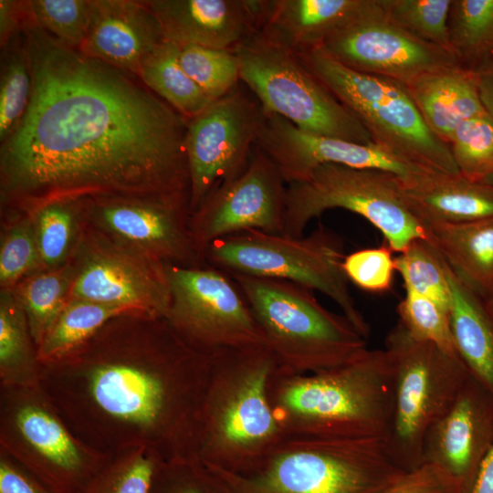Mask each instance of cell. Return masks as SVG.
Wrapping results in <instances>:
<instances>
[{
  "label": "cell",
  "instance_id": "obj_10",
  "mask_svg": "<svg viewBox=\"0 0 493 493\" xmlns=\"http://www.w3.org/2000/svg\"><path fill=\"white\" fill-rule=\"evenodd\" d=\"M336 208L365 218L395 253L415 239L425 238L397 175L333 163L320 165L302 181L287 184L282 235L302 237L310 220Z\"/></svg>",
  "mask_w": 493,
  "mask_h": 493
},
{
  "label": "cell",
  "instance_id": "obj_11",
  "mask_svg": "<svg viewBox=\"0 0 493 493\" xmlns=\"http://www.w3.org/2000/svg\"><path fill=\"white\" fill-rule=\"evenodd\" d=\"M0 450L56 493H80L110 456L80 441L39 385H0Z\"/></svg>",
  "mask_w": 493,
  "mask_h": 493
},
{
  "label": "cell",
  "instance_id": "obj_20",
  "mask_svg": "<svg viewBox=\"0 0 493 493\" xmlns=\"http://www.w3.org/2000/svg\"><path fill=\"white\" fill-rule=\"evenodd\" d=\"M492 447L493 393L470 374L451 409L429 430L423 461L440 467L461 493H470Z\"/></svg>",
  "mask_w": 493,
  "mask_h": 493
},
{
  "label": "cell",
  "instance_id": "obj_22",
  "mask_svg": "<svg viewBox=\"0 0 493 493\" xmlns=\"http://www.w3.org/2000/svg\"><path fill=\"white\" fill-rule=\"evenodd\" d=\"M164 40L145 0H92L79 51L139 78L143 60Z\"/></svg>",
  "mask_w": 493,
  "mask_h": 493
},
{
  "label": "cell",
  "instance_id": "obj_43",
  "mask_svg": "<svg viewBox=\"0 0 493 493\" xmlns=\"http://www.w3.org/2000/svg\"><path fill=\"white\" fill-rule=\"evenodd\" d=\"M148 493H226L216 476L197 456L162 461Z\"/></svg>",
  "mask_w": 493,
  "mask_h": 493
},
{
  "label": "cell",
  "instance_id": "obj_49",
  "mask_svg": "<svg viewBox=\"0 0 493 493\" xmlns=\"http://www.w3.org/2000/svg\"><path fill=\"white\" fill-rule=\"evenodd\" d=\"M470 493H493V447L481 464Z\"/></svg>",
  "mask_w": 493,
  "mask_h": 493
},
{
  "label": "cell",
  "instance_id": "obj_14",
  "mask_svg": "<svg viewBox=\"0 0 493 493\" xmlns=\"http://www.w3.org/2000/svg\"><path fill=\"white\" fill-rule=\"evenodd\" d=\"M70 261V298L166 318L171 296L164 264L123 246L86 220Z\"/></svg>",
  "mask_w": 493,
  "mask_h": 493
},
{
  "label": "cell",
  "instance_id": "obj_4",
  "mask_svg": "<svg viewBox=\"0 0 493 493\" xmlns=\"http://www.w3.org/2000/svg\"><path fill=\"white\" fill-rule=\"evenodd\" d=\"M277 371L266 346L213 358L198 438L197 457L203 463L246 473L285 435L269 396Z\"/></svg>",
  "mask_w": 493,
  "mask_h": 493
},
{
  "label": "cell",
  "instance_id": "obj_30",
  "mask_svg": "<svg viewBox=\"0 0 493 493\" xmlns=\"http://www.w3.org/2000/svg\"><path fill=\"white\" fill-rule=\"evenodd\" d=\"M139 78L187 120L213 102L183 69L179 61V45L173 41L165 39L143 60Z\"/></svg>",
  "mask_w": 493,
  "mask_h": 493
},
{
  "label": "cell",
  "instance_id": "obj_5",
  "mask_svg": "<svg viewBox=\"0 0 493 493\" xmlns=\"http://www.w3.org/2000/svg\"><path fill=\"white\" fill-rule=\"evenodd\" d=\"M205 466L226 493H383L405 472L383 439L295 434H285L248 472Z\"/></svg>",
  "mask_w": 493,
  "mask_h": 493
},
{
  "label": "cell",
  "instance_id": "obj_19",
  "mask_svg": "<svg viewBox=\"0 0 493 493\" xmlns=\"http://www.w3.org/2000/svg\"><path fill=\"white\" fill-rule=\"evenodd\" d=\"M256 145L276 164L287 184L302 181L326 163L386 171L404 182L435 172L374 142L362 143L310 134L270 113H264Z\"/></svg>",
  "mask_w": 493,
  "mask_h": 493
},
{
  "label": "cell",
  "instance_id": "obj_31",
  "mask_svg": "<svg viewBox=\"0 0 493 493\" xmlns=\"http://www.w3.org/2000/svg\"><path fill=\"white\" fill-rule=\"evenodd\" d=\"M73 280L74 267L69 260L61 267L29 275L12 288L37 347L69 299Z\"/></svg>",
  "mask_w": 493,
  "mask_h": 493
},
{
  "label": "cell",
  "instance_id": "obj_44",
  "mask_svg": "<svg viewBox=\"0 0 493 493\" xmlns=\"http://www.w3.org/2000/svg\"><path fill=\"white\" fill-rule=\"evenodd\" d=\"M393 250L386 245L346 255L342 268L349 280L361 289L383 293L393 287L396 272Z\"/></svg>",
  "mask_w": 493,
  "mask_h": 493
},
{
  "label": "cell",
  "instance_id": "obj_18",
  "mask_svg": "<svg viewBox=\"0 0 493 493\" xmlns=\"http://www.w3.org/2000/svg\"><path fill=\"white\" fill-rule=\"evenodd\" d=\"M286 189L276 164L256 145L246 170L216 188L190 216L203 260L212 243L228 236L250 230L282 235Z\"/></svg>",
  "mask_w": 493,
  "mask_h": 493
},
{
  "label": "cell",
  "instance_id": "obj_3",
  "mask_svg": "<svg viewBox=\"0 0 493 493\" xmlns=\"http://www.w3.org/2000/svg\"><path fill=\"white\" fill-rule=\"evenodd\" d=\"M269 396L285 434L385 441L394 409V369L384 349H368L321 372H276Z\"/></svg>",
  "mask_w": 493,
  "mask_h": 493
},
{
  "label": "cell",
  "instance_id": "obj_23",
  "mask_svg": "<svg viewBox=\"0 0 493 493\" xmlns=\"http://www.w3.org/2000/svg\"><path fill=\"white\" fill-rule=\"evenodd\" d=\"M366 0H258L257 33L294 54L320 47Z\"/></svg>",
  "mask_w": 493,
  "mask_h": 493
},
{
  "label": "cell",
  "instance_id": "obj_42",
  "mask_svg": "<svg viewBox=\"0 0 493 493\" xmlns=\"http://www.w3.org/2000/svg\"><path fill=\"white\" fill-rule=\"evenodd\" d=\"M396 310L398 321L414 338L433 343L448 353L458 354L451 330L450 312L436 302L405 289Z\"/></svg>",
  "mask_w": 493,
  "mask_h": 493
},
{
  "label": "cell",
  "instance_id": "obj_50",
  "mask_svg": "<svg viewBox=\"0 0 493 493\" xmlns=\"http://www.w3.org/2000/svg\"><path fill=\"white\" fill-rule=\"evenodd\" d=\"M480 183L493 186V172L486 176Z\"/></svg>",
  "mask_w": 493,
  "mask_h": 493
},
{
  "label": "cell",
  "instance_id": "obj_41",
  "mask_svg": "<svg viewBox=\"0 0 493 493\" xmlns=\"http://www.w3.org/2000/svg\"><path fill=\"white\" fill-rule=\"evenodd\" d=\"M30 17L44 31L79 50L87 36L92 0H26Z\"/></svg>",
  "mask_w": 493,
  "mask_h": 493
},
{
  "label": "cell",
  "instance_id": "obj_39",
  "mask_svg": "<svg viewBox=\"0 0 493 493\" xmlns=\"http://www.w3.org/2000/svg\"><path fill=\"white\" fill-rule=\"evenodd\" d=\"M448 145L464 178L481 182L493 172V119L487 112L459 124Z\"/></svg>",
  "mask_w": 493,
  "mask_h": 493
},
{
  "label": "cell",
  "instance_id": "obj_21",
  "mask_svg": "<svg viewBox=\"0 0 493 493\" xmlns=\"http://www.w3.org/2000/svg\"><path fill=\"white\" fill-rule=\"evenodd\" d=\"M166 40L235 49L257 32L258 0H145Z\"/></svg>",
  "mask_w": 493,
  "mask_h": 493
},
{
  "label": "cell",
  "instance_id": "obj_8",
  "mask_svg": "<svg viewBox=\"0 0 493 493\" xmlns=\"http://www.w3.org/2000/svg\"><path fill=\"white\" fill-rule=\"evenodd\" d=\"M295 55L357 118L375 143L427 169L461 175L449 145L427 127L403 83L351 69L320 47Z\"/></svg>",
  "mask_w": 493,
  "mask_h": 493
},
{
  "label": "cell",
  "instance_id": "obj_51",
  "mask_svg": "<svg viewBox=\"0 0 493 493\" xmlns=\"http://www.w3.org/2000/svg\"><path fill=\"white\" fill-rule=\"evenodd\" d=\"M486 301V304L489 309V311L493 314V293L491 294V296L487 299L485 300Z\"/></svg>",
  "mask_w": 493,
  "mask_h": 493
},
{
  "label": "cell",
  "instance_id": "obj_15",
  "mask_svg": "<svg viewBox=\"0 0 493 493\" xmlns=\"http://www.w3.org/2000/svg\"><path fill=\"white\" fill-rule=\"evenodd\" d=\"M264 113L238 87L188 120L186 153L191 215L248 165Z\"/></svg>",
  "mask_w": 493,
  "mask_h": 493
},
{
  "label": "cell",
  "instance_id": "obj_29",
  "mask_svg": "<svg viewBox=\"0 0 493 493\" xmlns=\"http://www.w3.org/2000/svg\"><path fill=\"white\" fill-rule=\"evenodd\" d=\"M23 213L31 218L43 268L68 263L85 223L84 198L51 199Z\"/></svg>",
  "mask_w": 493,
  "mask_h": 493
},
{
  "label": "cell",
  "instance_id": "obj_38",
  "mask_svg": "<svg viewBox=\"0 0 493 493\" xmlns=\"http://www.w3.org/2000/svg\"><path fill=\"white\" fill-rule=\"evenodd\" d=\"M381 3L389 17L401 27L456 57L447 26L452 0H381Z\"/></svg>",
  "mask_w": 493,
  "mask_h": 493
},
{
  "label": "cell",
  "instance_id": "obj_28",
  "mask_svg": "<svg viewBox=\"0 0 493 493\" xmlns=\"http://www.w3.org/2000/svg\"><path fill=\"white\" fill-rule=\"evenodd\" d=\"M42 364L12 288L0 291V385H39Z\"/></svg>",
  "mask_w": 493,
  "mask_h": 493
},
{
  "label": "cell",
  "instance_id": "obj_37",
  "mask_svg": "<svg viewBox=\"0 0 493 493\" xmlns=\"http://www.w3.org/2000/svg\"><path fill=\"white\" fill-rule=\"evenodd\" d=\"M179 61L185 73L213 101L238 87L239 63L234 49L179 45Z\"/></svg>",
  "mask_w": 493,
  "mask_h": 493
},
{
  "label": "cell",
  "instance_id": "obj_48",
  "mask_svg": "<svg viewBox=\"0 0 493 493\" xmlns=\"http://www.w3.org/2000/svg\"><path fill=\"white\" fill-rule=\"evenodd\" d=\"M477 87L482 105L493 119V56L476 69Z\"/></svg>",
  "mask_w": 493,
  "mask_h": 493
},
{
  "label": "cell",
  "instance_id": "obj_35",
  "mask_svg": "<svg viewBox=\"0 0 493 493\" xmlns=\"http://www.w3.org/2000/svg\"><path fill=\"white\" fill-rule=\"evenodd\" d=\"M394 262L405 289L431 299L450 312L452 296L447 264L426 238L414 240L394 257Z\"/></svg>",
  "mask_w": 493,
  "mask_h": 493
},
{
  "label": "cell",
  "instance_id": "obj_26",
  "mask_svg": "<svg viewBox=\"0 0 493 493\" xmlns=\"http://www.w3.org/2000/svg\"><path fill=\"white\" fill-rule=\"evenodd\" d=\"M422 226L453 272L487 300L493 293V218Z\"/></svg>",
  "mask_w": 493,
  "mask_h": 493
},
{
  "label": "cell",
  "instance_id": "obj_6",
  "mask_svg": "<svg viewBox=\"0 0 493 493\" xmlns=\"http://www.w3.org/2000/svg\"><path fill=\"white\" fill-rule=\"evenodd\" d=\"M229 276L263 333L278 374L321 372L350 362L368 350L366 339L344 315L323 307L314 290L283 279Z\"/></svg>",
  "mask_w": 493,
  "mask_h": 493
},
{
  "label": "cell",
  "instance_id": "obj_25",
  "mask_svg": "<svg viewBox=\"0 0 493 493\" xmlns=\"http://www.w3.org/2000/svg\"><path fill=\"white\" fill-rule=\"evenodd\" d=\"M399 181L407 205L421 224L493 218V186L438 172Z\"/></svg>",
  "mask_w": 493,
  "mask_h": 493
},
{
  "label": "cell",
  "instance_id": "obj_46",
  "mask_svg": "<svg viewBox=\"0 0 493 493\" xmlns=\"http://www.w3.org/2000/svg\"><path fill=\"white\" fill-rule=\"evenodd\" d=\"M0 493H56L29 470L0 450Z\"/></svg>",
  "mask_w": 493,
  "mask_h": 493
},
{
  "label": "cell",
  "instance_id": "obj_33",
  "mask_svg": "<svg viewBox=\"0 0 493 493\" xmlns=\"http://www.w3.org/2000/svg\"><path fill=\"white\" fill-rule=\"evenodd\" d=\"M447 26L461 67L475 70L493 56V0H452Z\"/></svg>",
  "mask_w": 493,
  "mask_h": 493
},
{
  "label": "cell",
  "instance_id": "obj_32",
  "mask_svg": "<svg viewBox=\"0 0 493 493\" xmlns=\"http://www.w3.org/2000/svg\"><path fill=\"white\" fill-rule=\"evenodd\" d=\"M139 313L122 307L70 298L37 347L41 363L63 358L89 340L110 320Z\"/></svg>",
  "mask_w": 493,
  "mask_h": 493
},
{
  "label": "cell",
  "instance_id": "obj_40",
  "mask_svg": "<svg viewBox=\"0 0 493 493\" xmlns=\"http://www.w3.org/2000/svg\"><path fill=\"white\" fill-rule=\"evenodd\" d=\"M43 268L39 249L30 216L18 213L1 236V289L12 288L20 280Z\"/></svg>",
  "mask_w": 493,
  "mask_h": 493
},
{
  "label": "cell",
  "instance_id": "obj_27",
  "mask_svg": "<svg viewBox=\"0 0 493 493\" xmlns=\"http://www.w3.org/2000/svg\"><path fill=\"white\" fill-rule=\"evenodd\" d=\"M447 278L452 296L450 323L456 351L470 373L493 393V314L485 299L448 265Z\"/></svg>",
  "mask_w": 493,
  "mask_h": 493
},
{
  "label": "cell",
  "instance_id": "obj_9",
  "mask_svg": "<svg viewBox=\"0 0 493 493\" xmlns=\"http://www.w3.org/2000/svg\"><path fill=\"white\" fill-rule=\"evenodd\" d=\"M384 350L394 369L395 397L386 446L405 471L423 464L429 430L451 409L470 372L458 354L414 338L398 321Z\"/></svg>",
  "mask_w": 493,
  "mask_h": 493
},
{
  "label": "cell",
  "instance_id": "obj_45",
  "mask_svg": "<svg viewBox=\"0 0 493 493\" xmlns=\"http://www.w3.org/2000/svg\"><path fill=\"white\" fill-rule=\"evenodd\" d=\"M383 493H461L454 479L440 467L424 462L405 471Z\"/></svg>",
  "mask_w": 493,
  "mask_h": 493
},
{
  "label": "cell",
  "instance_id": "obj_34",
  "mask_svg": "<svg viewBox=\"0 0 493 493\" xmlns=\"http://www.w3.org/2000/svg\"><path fill=\"white\" fill-rule=\"evenodd\" d=\"M32 91L30 60L22 32L1 47L0 143L22 120Z\"/></svg>",
  "mask_w": 493,
  "mask_h": 493
},
{
  "label": "cell",
  "instance_id": "obj_47",
  "mask_svg": "<svg viewBox=\"0 0 493 493\" xmlns=\"http://www.w3.org/2000/svg\"><path fill=\"white\" fill-rule=\"evenodd\" d=\"M26 1L0 0V47L22 32L27 19Z\"/></svg>",
  "mask_w": 493,
  "mask_h": 493
},
{
  "label": "cell",
  "instance_id": "obj_2",
  "mask_svg": "<svg viewBox=\"0 0 493 493\" xmlns=\"http://www.w3.org/2000/svg\"><path fill=\"white\" fill-rule=\"evenodd\" d=\"M41 364V388L90 448L111 456L148 447L163 461L197 456L213 358L185 343L165 318L119 315Z\"/></svg>",
  "mask_w": 493,
  "mask_h": 493
},
{
  "label": "cell",
  "instance_id": "obj_24",
  "mask_svg": "<svg viewBox=\"0 0 493 493\" xmlns=\"http://www.w3.org/2000/svg\"><path fill=\"white\" fill-rule=\"evenodd\" d=\"M431 131L448 144L463 121L486 113L475 70L444 67L404 84Z\"/></svg>",
  "mask_w": 493,
  "mask_h": 493
},
{
  "label": "cell",
  "instance_id": "obj_17",
  "mask_svg": "<svg viewBox=\"0 0 493 493\" xmlns=\"http://www.w3.org/2000/svg\"><path fill=\"white\" fill-rule=\"evenodd\" d=\"M320 48L351 69L403 84L435 69L459 65L453 55L397 25L381 0H366L362 9Z\"/></svg>",
  "mask_w": 493,
  "mask_h": 493
},
{
  "label": "cell",
  "instance_id": "obj_16",
  "mask_svg": "<svg viewBox=\"0 0 493 493\" xmlns=\"http://www.w3.org/2000/svg\"><path fill=\"white\" fill-rule=\"evenodd\" d=\"M84 214L95 228L164 265L205 264L190 232L188 194L86 197Z\"/></svg>",
  "mask_w": 493,
  "mask_h": 493
},
{
  "label": "cell",
  "instance_id": "obj_13",
  "mask_svg": "<svg viewBox=\"0 0 493 493\" xmlns=\"http://www.w3.org/2000/svg\"><path fill=\"white\" fill-rule=\"evenodd\" d=\"M171 303L166 320L193 349L212 358L266 346L234 279L210 265H165Z\"/></svg>",
  "mask_w": 493,
  "mask_h": 493
},
{
  "label": "cell",
  "instance_id": "obj_7",
  "mask_svg": "<svg viewBox=\"0 0 493 493\" xmlns=\"http://www.w3.org/2000/svg\"><path fill=\"white\" fill-rule=\"evenodd\" d=\"M342 238L323 225L290 237L250 230L218 239L205 252L207 265L229 275L288 280L330 298L365 339L371 328L357 308L343 271Z\"/></svg>",
  "mask_w": 493,
  "mask_h": 493
},
{
  "label": "cell",
  "instance_id": "obj_36",
  "mask_svg": "<svg viewBox=\"0 0 493 493\" xmlns=\"http://www.w3.org/2000/svg\"><path fill=\"white\" fill-rule=\"evenodd\" d=\"M162 461L148 447L111 455L80 493H148L153 473Z\"/></svg>",
  "mask_w": 493,
  "mask_h": 493
},
{
  "label": "cell",
  "instance_id": "obj_12",
  "mask_svg": "<svg viewBox=\"0 0 493 493\" xmlns=\"http://www.w3.org/2000/svg\"><path fill=\"white\" fill-rule=\"evenodd\" d=\"M234 50L240 80L255 95L264 113L278 115L310 134L373 142L357 118L291 51L257 32Z\"/></svg>",
  "mask_w": 493,
  "mask_h": 493
},
{
  "label": "cell",
  "instance_id": "obj_1",
  "mask_svg": "<svg viewBox=\"0 0 493 493\" xmlns=\"http://www.w3.org/2000/svg\"><path fill=\"white\" fill-rule=\"evenodd\" d=\"M22 120L0 143L1 203L188 194V120L137 76L62 44L29 16Z\"/></svg>",
  "mask_w": 493,
  "mask_h": 493
}]
</instances>
